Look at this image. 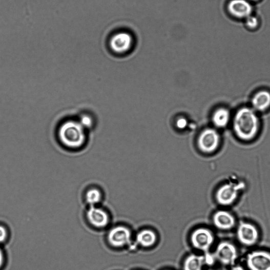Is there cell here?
Masks as SVG:
<instances>
[{"label": "cell", "mask_w": 270, "mask_h": 270, "mask_svg": "<svg viewBox=\"0 0 270 270\" xmlns=\"http://www.w3.org/2000/svg\"><path fill=\"white\" fill-rule=\"evenodd\" d=\"M212 220L214 226L223 231L231 230L236 224L235 217L230 212L225 210L216 212L213 216Z\"/></svg>", "instance_id": "obj_12"}, {"label": "cell", "mask_w": 270, "mask_h": 270, "mask_svg": "<svg viewBox=\"0 0 270 270\" xmlns=\"http://www.w3.org/2000/svg\"><path fill=\"white\" fill-rule=\"evenodd\" d=\"M246 25L251 29H255L258 25V20L256 17L250 15L246 18Z\"/></svg>", "instance_id": "obj_20"}, {"label": "cell", "mask_w": 270, "mask_h": 270, "mask_svg": "<svg viewBox=\"0 0 270 270\" xmlns=\"http://www.w3.org/2000/svg\"><path fill=\"white\" fill-rule=\"evenodd\" d=\"M102 195L99 190L92 189L87 191L86 194V200L88 204L91 206H95L101 200Z\"/></svg>", "instance_id": "obj_18"}, {"label": "cell", "mask_w": 270, "mask_h": 270, "mask_svg": "<svg viewBox=\"0 0 270 270\" xmlns=\"http://www.w3.org/2000/svg\"><path fill=\"white\" fill-rule=\"evenodd\" d=\"M214 256L215 260L225 265H233L238 257L236 246L228 241L220 243L216 248Z\"/></svg>", "instance_id": "obj_5"}, {"label": "cell", "mask_w": 270, "mask_h": 270, "mask_svg": "<svg viewBox=\"0 0 270 270\" xmlns=\"http://www.w3.org/2000/svg\"><path fill=\"white\" fill-rule=\"evenodd\" d=\"M253 105L258 111L266 110L270 106V93L266 91L258 93L253 98Z\"/></svg>", "instance_id": "obj_15"}, {"label": "cell", "mask_w": 270, "mask_h": 270, "mask_svg": "<svg viewBox=\"0 0 270 270\" xmlns=\"http://www.w3.org/2000/svg\"><path fill=\"white\" fill-rule=\"evenodd\" d=\"M82 127L87 131L93 128L94 124V119L91 114L88 113L82 114L78 119Z\"/></svg>", "instance_id": "obj_19"}, {"label": "cell", "mask_w": 270, "mask_h": 270, "mask_svg": "<svg viewBox=\"0 0 270 270\" xmlns=\"http://www.w3.org/2000/svg\"><path fill=\"white\" fill-rule=\"evenodd\" d=\"M230 120V113L225 109L216 111L213 116V121L216 127L223 128L226 127Z\"/></svg>", "instance_id": "obj_17"}, {"label": "cell", "mask_w": 270, "mask_h": 270, "mask_svg": "<svg viewBox=\"0 0 270 270\" xmlns=\"http://www.w3.org/2000/svg\"><path fill=\"white\" fill-rule=\"evenodd\" d=\"M208 270H215V269H208Z\"/></svg>", "instance_id": "obj_27"}, {"label": "cell", "mask_w": 270, "mask_h": 270, "mask_svg": "<svg viewBox=\"0 0 270 270\" xmlns=\"http://www.w3.org/2000/svg\"><path fill=\"white\" fill-rule=\"evenodd\" d=\"M109 43L114 52L122 54L130 50L134 43L133 35L129 32L119 31L111 36Z\"/></svg>", "instance_id": "obj_6"}, {"label": "cell", "mask_w": 270, "mask_h": 270, "mask_svg": "<svg viewBox=\"0 0 270 270\" xmlns=\"http://www.w3.org/2000/svg\"><path fill=\"white\" fill-rule=\"evenodd\" d=\"M8 237V232L6 227L0 225V244L6 241Z\"/></svg>", "instance_id": "obj_21"}, {"label": "cell", "mask_w": 270, "mask_h": 270, "mask_svg": "<svg viewBox=\"0 0 270 270\" xmlns=\"http://www.w3.org/2000/svg\"><path fill=\"white\" fill-rule=\"evenodd\" d=\"M57 136L61 145L70 150L81 149L87 142V130L78 119H69L62 122Z\"/></svg>", "instance_id": "obj_1"}, {"label": "cell", "mask_w": 270, "mask_h": 270, "mask_svg": "<svg viewBox=\"0 0 270 270\" xmlns=\"http://www.w3.org/2000/svg\"><path fill=\"white\" fill-rule=\"evenodd\" d=\"M237 239L239 242L246 246L255 245L259 239V232L254 224L241 222L237 231Z\"/></svg>", "instance_id": "obj_7"}, {"label": "cell", "mask_w": 270, "mask_h": 270, "mask_svg": "<svg viewBox=\"0 0 270 270\" xmlns=\"http://www.w3.org/2000/svg\"><path fill=\"white\" fill-rule=\"evenodd\" d=\"M244 188L243 183L239 184L231 183L224 184L216 192V201L221 206H230L235 202L239 192Z\"/></svg>", "instance_id": "obj_3"}, {"label": "cell", "mask_w": 270, "mask_h": 270, "mask_svg": "<svg viewBox=\"0 0 270 270\" xmlns=\"http://www.w3.org/2000/svg\"><path fill=\"white\" fill-rule=\"evenodd\" d=\"M87 218L93 226L102 229L106 227L110 222L109 214L101 208L91 206L87 212Z\"/></svg>", "instance_id": "obj_11"}, {"label": "cell", "mask_w": 270, "mask_h": 270, "mask_svg": "<svg viewBox=\"0 0 270 270\" xmlns=\"http://www.w3.org/2000/svg\"><path fill=\"white\" fill-rule=\"evenodd\" d=\"M219 135L213 129H207L204 131L198 141L201 150L206 153H212L217 150L219 147Z\"/></svg>", "instance_id": "obj_10"}, {"label": "cell", "mask_w": 270, "mask_h": 270, "mask_svg": "<svg viewBox=\"0 0 270 270\" xmlns=\"http://www.w3.org/2000/svg\"><path fill=\"white\" fill-rule=\"evenodd\" d=\"M205 255L204 256L205 264L210 266L213 265L215 260L214 256L211 255L209 253L205 254Z\"/></svg>", "instance_id": "obj_22"}, {"label": "cell", "mask_w": 270, "mask_h": 270, "mask_svg": "<svg viewBox=\"0 0 270 270\" xmlns=\"http://www.w3.org/2000/svg\"><path fill=\"white\" fill-rule=\"evenodd\" d=\"M204 264V256L191 255L184 261L183 270H202Z\"/></svg>", "instance_id": "obj_16"}, {"label": "cell", "mask_w": 270, "mask_h": 270, "mask_svg": "<svg viewBox=\"0 0 270 270\" xmlns=\"http://www.w3.org/2000/svg\"><path fill=\"white\" fill-rule=\"evenodd\" d=\"M214 240L213 233L206 228L197 229L192 232L191 236V242L193 246L204 252L205 254L209 253Z\"/></svg>", "instance_id": "obj_4"}, {"label": "cell", "mask_w": 270, "mask_h": 270, "mask_svg": "<svg viewBox=\"0 0 270 270\" xmlns=\"http://www.w3.org/2000/svg\"><path fill=\"white\" fill-rule=\"evenodd\" d=\"M258 119L255 112L248 108H242L234 119V130L241 139L249 140L255 137L258 130Z\"/></svg>", "instance_id": "obj_2"}, {"label": "cell", "mask_w": 270, "mask_h": 270, "mask_svg": "<svg viewBox=\"0 0 270 270\" xmlns=\"http://www.w3.org/2000/svg\"><path fill=\"white\" fill-rule=\"evenodd\" d=\"M230 13L238 18H247L251 15L253 8L246 0H232L228 5Z\"/></svg>", "instance_id": "obj_13"}, {"label": "cell", "mask_w": 270, "mask_h": 270, "mask_svg": "<svg viewBox=\"0 0 270 270\" xmlns=\"http://www.w3.org/2000/svg\"><path fill=\"white\" fill-rule=\"evenodd\" d=\"M231 270H245V269L241 266L238 265L232 267Z\"/></svg>", "instance_id": "obj_25"}, {"label": "cell", "mask_w": 270, "mask_h": 270, "mask_svg": "<svg viewBox=\"0 0 270 270\" xmlns=\"http://www.w3.org/2000/svg\"><path fill=\"white\" fill-rule=\"evenodd\" d=\"M5 262V256L3 251L1 247H0V269H1L4 266Z\"/></svg>", "instance_id": "obj_24"}, {"label": "cell", "mask_w": 270, "mask_h": 270, "mask_svg": "<svg viewBox=\"0 0 270 270\" xmlns=\"http://www.w3.org/2000/svg\"><path fill=\"white\" fill-rule=\"evenodd\" d=\"M157 240L156 233L151 230H143L139 232L136 236V242L144 247L153 246Z\"/></svg>", "instance_id": "obj_14"}, {"label": "cell", "mask_w": 270, "mask_h": 270, "mask_svg": "<svg viewBox=\"0 0 270 270\" xmlns=\"http://www.w3.org/2000/svg\"><path fill=\"white\" fill-rule=\"evenodd\" d=\"M177 127L179 129H184L188 125V121L184 118H181L177 121Z\"/></svg>", "instance_id": "obj_23"}, {"label": "cell", "mask_w": 270, "mask_h": 270, "mask_svg": "<svg viewBox=\"0 0 270 270\" xmlns=\"http://www.w3.org/2000/svg\"><path fill=\"white\" fill-rule=\"evenodd\" d=\"M253 1L256 2L258 1V0H253Z\"/></svg>", "instance_id": "obj_26"}, {"label": "cell", "mask_w": 270, "mask_h": 270, "mask_svg": "<svg viewBox=\"0 0 270 270\" xmlns=\"http://www.w3.org/2000/svg\"><path fill=\"white\" fill-rule=\"evenodd\" d=\"M132 233L129 229L118 226L112 229L108 234L107 239L114 247H122L131 242Z\"/></svg>", "instance_id": "obj_9"}, {"label": "cell", "mask_w": 270, "mask_h": 270, "mask_svg": "<svg viewBox=\"0 0 270 270\" xmlns=\"http://www.w3.org/2000/svg\"><path fill=\"white\" fill-rule=\"evenodd\" d=\"M246 264L250 270H270V253L256 250L247 255Z\"/></svg>", "instance_id": "obj_8"}]
</instances>
